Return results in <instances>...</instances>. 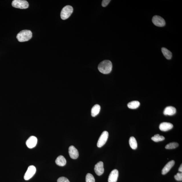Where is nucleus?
I'll use <instances>...</instances> for the list:
<instances>
[{"mask_svg":"<svg viewBox=\"0 0 182 182\" xmlns=\"http://www.w3.org/2000/svg\"><path fill=\"white\" fill-rule=\"evenodd\" d=\"M73 7L69 5H66L63 7L60 13V17L63 20L67 19L73 12Z\"/></svg>","mask_w":182,"mask_h":182,"instance_id":"3","label":"nucleus"},{"mask_svg":"<svg viewBox=\"0 0 182 182\" xmlns=\"http://www.w3.org/2000/svg\"><path fill=\"white\" fill-rule=\"evenodd\" d=\"M109 136L108 132L104 131L102 134L98 141L97 145L98 147H101L107 141Z\"/></svg>","mask_w":182,"mask_h":182,"instance_id":"5","label":"nucleus"},{"mask_svg":"<svg viewBox=\"0 0 182 182\" xmlns=\"http://www.w3.org/2000/svg\"><path fill=\"white\" fill-rule=\"evenodd\" d=\"M38 139L35 136H31L27 139L26 142V145L29 148H33L36 146Z\"/></svg>","mask_w":182,"mask_h":182,"instance_id":"9","label":"nucleus"},{"mask_svg":"<svg viewBox=\"0 0 182 182\" xmlns=\"http://www.w3.org/2000/svg\"><path fill=\"white\" fill-rule=\"evenodd\" d=\"M176 109L175 107L170 106L167 107L164 109V114L166 116H172L175 114L176 113Z\"/></svg>","mask_w":182,"mask_h":182,"instance_id":"14","label":"nucleus"},{"mask_svg":"<svg viewBox=\"0 0 182 182\" xmlns=\"http://www.w3.org/2000/svg\"><path fill=\"white\" fill-rule=\"evenodd\" d=\"M110 1V0H103L102 2V6L104 7H106Z\"/></svg>","mask_w":182,"mask_h":182,"instance_id":"25","label":"nucleus"},{"mask_svg":"<svg viewBox=\"0 0 182 182\" xmlns=\"http://www.w3.org/2000/svg\"><path fill=\"white\" fill-rule=\"evenodd\" d=\"M129 144L132 149H136L137 148V143L136 139L134 137L130 138L129 141Z\"/></svg>","mask_w":182,"mask_h":182,"instance_id":"18","label":"nucleus"},{"mask_svg":"<svg viewBox=\"0 0 182 182\" xmlns=\"http://www.w3.org/2000/svg\"><path fill=\"white\" fill-rule=\"evenodd\" d=\"M98 69L102 73L105 74H109L112 70V63L109 60L102 61L98 64Z\"/></svg>","mask_w":182,"mask_h":182,"instance_id":"1","label":"nucleus"},{"mask_svg":"<svg viewBox=\"0 0 182 182\" xmlns=\"http://www.w3.org/2000/svg\"><path fill=\"white\" fill-rule=\"evenodd\" d=\"M174 178L176 181H182V172L178 173L176 175L174 176Z\"/></svg>","mask_w":182,"mask_h":182,"instance_id":"23","label":"nucleus"},{"mask_svg":"<svg viewBox=\"0 0 182 182\" xmlns=\"http://www.w3.org/2000/svg\"><path fill=\"white\" fill-rule=\"evenodd\" d=\"M179 146V144L176 142L170 143L167 145L165 146V148L166 149H175L178 147Z\"/></svg>","mask_w":182,"mask_h":182,"instance_id":"21","label":"nucleus"},{"mask_svg":"<svg viewBox=\"0 0 182 182\" xmlns=\"http://www.w3.org/2000/svg\"><path fill=\"white\" fill-rule=\"evenodd\" d=\"M66 161L65 158L62 155H59L55 160V163L60 166H64L66 164Z\"/></svg>","mask_w":182,"mask_h":182,"instance_id":"15","label":"nucleus"},{"mask_svg":"<svg viewBox=\"0 0 182 182\" xmlns=\"http://www.w3.org/2000/svg\"><path fill=\"white\" fill-rule=\"evenodd\" d=\"M68 153L70 157L73 159H76L79 157V152L74 146H70L68 148Z\"/></svg>","mask_w":182,"mask_h":182,"instance_id":"10","label":"nucleus"},{"mask_svg":"<svg viewBox=\"0 0 182 182\" xmlns=\"http://www.w3.org/2000/svg\"><path fill=\"white\" fill-rule=\"evenodd\" d=\"M179 171L180 172H182V165H181L180 167L179 168Z\"/></svg>","mask_w":182,"mask_h":182,"instance_id":"26","label":"nucleus"},{"mask_svg":"<svg viewBox=\"0 0 182 182\" xmlns=\"http://www.w3.org/2000/svg\"><path fill=\"white\" fill-rule=\"evenodd\" d=\"M16 37L19 42H27L32 38V33L30 31L25 30L19 33Z\"/></svg>","mask_w":182,"mask_h":182,"instance_id":"2","label":"nucleus"},{"mask_svg":"<svg viewBox=\"0 0 182 182\" xmlns=\"http://www.w3.org/2000/svg\"><path fill=\"white\" fill-rule=\"evenodd\" d=\"M175 162L174 160H172L169 162L167 164L164 168H163L162 171H161V174L163 175H165L170 171L172 167L174 166L175 164Z\"/></svg>","mask_w":182,"mask_h":182,"instance_id":"13","label":"nucleus"},{"mask_svg":"<svg viewBox=\"0 0 182 182\" xmlns=\"http://www.w3.org/2000/svg\"><path fill=\"white\" fill-rule=\"evenodd\" d=\"M140 105V103L138 101H133L128 104V106L131 109H136L138 108Z\"/></svg>","mask_w":182,"mask_h":182,"instance_id":"19","label":"nucleus"},{"mask_svg":"<svg viewBox=\"0 0 182 182\" xmlns=\"http://www.w3.org/2000/svg\"><path fill=\"white\" fill-rule=\"evenodd\" d=\"M119 175L118 170L114 169L110 173L109 176L108 182H116Z\"/></svg>","mask_w":182,"mask_h":182,"instance_id":"11","label":"nucleus"},{"mask_svg":"<svg viewBox=\"0 0 182 182\" xmlns=\"http://www.w3.org/2000/svg\"><path fill=\"white\" fill-rule=\"evenodd\" d=\"M161 52L167 59L168 60L171 59L172 57V53L171 52L165 47L161 48Z\"/></svg>","mask_w":182,"mask_h":182,"instance_id":"17","label":"nucleus"},{"mask_svg":"<svg viewBox=\"0 0 182 182\" xmlns=\"http://www.w3.org/2000/svg\"><path fill=\"white\" fill-rule=\"evenodd\" d=\"M151 139L154 142H158L164 140L165 139V138L162 136H160L159 134H156L152 137Z\"/></svg>","mask_w":182,"mask_h":182,"instance_id":"20","label":"nucleus"},{"mask_svg":"<svg viewBox=\"0 0 182 182\" xmlns=\"http://www.w3.org/2000/svg\"><path fill=\"white\" fill-rule=\"evenodd\" d=\"M86 182H95V180L94 176L90 173L87 174L86 176Z\"/></svg>","mask_w":182,"mask_h":182,"instance_id":"22","label":"nucleus"},{"mask_svg":"<svg viewBox=\"0 0 182 182\" xmlns=\"http://www.w3.org/2000/svg\"><path fill=\"white\" fill-rule=\"evenodd\" d=\"M173 127V126L172 124L169 122H164L160 124L159 129L161 131L166 132L171 130Z\"/></svg>","mask_w":182,"mask_h":182,"instance_id":"12","label":"nucleus"},{"mask_svg":"<svg viewBox=\"0 0 182 182\" xmlns=\"http://www.w3.org/2000/svg\"><path fill=\"white\" fill-rule=\"evenodd\" d=\"M57 182H70L67 178L64 177H59L57 179Z\"/></svg>","mask_w":182,"mask_h":182,"instance_id":"24","label":"nucleus"},{"mask_svg":"<svg viewBox=\"0 0 182 182\" xmlns=\"http://www.w3.org/2000/svg\"><path fill=\"white\" fill-rule=\"evenodd\" d=\"M36 169L35 166L33 165L29 166L24 175V179L27 181L31 179L36 173Z\"/></svg>","mask_w":182,"mask_h":182,"instance_id":"6","label":"nucleus"},{"mask_svg":"<svg viewBox=\"0 0 182 182\" xmlns=\"http://www.w3.org/2000/svg\"><path fill=\"white\" fill-rule=\"evenodd\" d=\"M101 110V107L98 104H96L94 106L91 110V115L92 117H95L99 114Z\"/></svg>","mask_w":182,"mask_h":182,"instance_id":"16","label":"nucleus"},{"mask_svg":"<svg viewBox=\"0 0 182 182\" xmlns=\"http://www.w3.org/2000/svg\"><path fill=\"white\" fill-rule=\"evenodd\" d=\"M152 22L154 25L158 27H164L166 24L164 19L159 16H154L152 19Z\"/></svg>","mask_w":182,"mask_h":182,"instance_id":"7","label":"nucleus"},{"mask_svg":"<svg viewBox=\"0 0 182 182\" xmlns=\"http://www.w3.org/2000/svg\"><path fill=\"white\" fill-rule=\"evenodd\" d=\"M12 6L15 8L27 9L28 8L29 4L27 1L22 0H14L12 3Z\"/></svg>","mask_w":182,"mask_h":182,"instance_id":"4","label":"nucleus"},{"mask_svg":"<svg viewBox=\"0 0 182 182\" xmlns=\"http://www.w3.org/2000/svg\"><path fill=\"white\" fill-rule=\"evenodd\" d=\"M94 170L98 176H101L103 174L104 171L103 163L100 161L95 166Z\"/></svg>","mask_w":182,"mask_h":182,"instance_id":"8","label":"nucleus"}]
</instances>
